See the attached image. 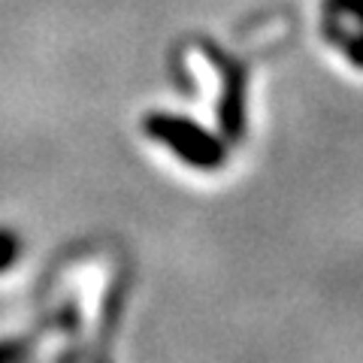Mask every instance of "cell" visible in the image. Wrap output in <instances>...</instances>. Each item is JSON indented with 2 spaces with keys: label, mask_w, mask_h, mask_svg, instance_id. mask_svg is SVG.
<instances>
[{
  "label": "cell",
  "mask_w": 363,
  "mask_h": 363,
  "mask_svg": "<svg viewBox=\"0 0 363 363\" xmlns=\"http://www.w3.org/2000/svg\"><path fill=\"white\" fill-rule=\"evenodd\" d=\"M143 133L161 143L167 152H173L182 164L212 173L221 169L227 161V143L212 130L200 128L197 121L185 116H173V112H149L143 116Z\"/></svg>",
  "instance_id": "6da1fadb"
},
{
  "label": "cell",
  "mask_w": 363,
  "mask_h": 363,
  "mask_svg": "<svg viewBox=\"0 0 363 363\" xmlns=\"http://www.w3.org/2000/svg\"><path fill=\"white\" fill-rule=\"evenodd\" d=\"M209 61L215 64V70L221 76V97H218V128L224 133V143H240L245 136V118H248V100H245V88H248V73L245 64H240L233 55L221 52V45L206 43Z\"/></svg>",
  "instance_id": "7a4b0ae2"
},
{
  "label": "cell",
  "mask_w": 363,
  "mask_h": 363,
  "mask_svg": "<svg viewBox=\"0 0 363 363\" xmlns=\"http://www.w3.org/2000/svg\"><path fill=\"white\" fill-rule=\"evenodd\" d=\"M324 37L330 40L351 64L363 70V28H357V33H345L342 25H339V18L327 16V18H324Z\"/></svg>",
  "instance_id": "3957f363"
},
{
  "label": "cell",
  "mask_w": 363,
  "mask_h": 363,
  "mask_svg": "<svg viewBox=\"0 0 363 363\" xmlns=\"http://www.w3.org/2000/svg\"><path fill=\"white\" fill-rule=\"evenodd\" d=\"M324 13L333 18L351 16L357 21V28H363V0H324Z\"/></svg>",
  "instance_id": "277c9868"
},
{
  "label": "cell",
  "mask_w": 363,
  "mask_h": 363,
  "mask_svg": "<svg viewBox=\"0 0 363 363\" xmlns=\"http://www.w3.org/2000/svg\"><path fill=\"white\" fill-rule=\"evenodd\" d=\"M18 257V236L13 230H0V269H9Z\"/></svg>",
  "instance_id": "5b68a950"
}]
</instances>
